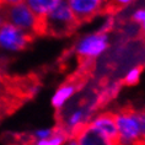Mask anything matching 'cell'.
<instances>
[{"label": "cell", "instance_id": "8992f818", "mask_svg": "<svg viewBox=\"0 0 145 145\" xmlns=\"http://www.w3.org/2000/svg\"><path fill=\"white\" fill-rule=\"evenodd\" d=\"M70 139H75L78 145H114L111 140H108L100 130L86 123L72 133Z\"/></svg>", "mask_w": 145, "mask_h": 145}, {"label": "cell", "instance_id": "30bf717a", "mask_svg": "<svg viewBox=\"0 0 145 145\" xmlns=\"http://www.w3.org/2000/svg\"><path fill=\"white\" fill-rule=\"evenodd\" d=\"M134 0H107L106 5L102 6V9H101V12L112 15V14H116L119 10L124 9L125 6H128Z\"/></svg>", "mask_w": 145, "mask_h": 145}, {"label": "cell", "instance_id": "3957f363", "mask_svg": "<svg viewBox=\"0 0 145 145\" xmlns=\"http://www.w3.org/2000/svg\"><path fill=\"white\" fill-rule=\"evenodd\" d=\"M4 9L5 19L8 24L32 36H37L39 16L36 15L25 3H20V4L11 6H4Z\"/></svg>", "mask_w": 145, "mask_h": 145}, {"label": "cell", "instance_id": "7c38bea8", "mask_svg": "<svg viewBox=\"0 0 145 145\" xmlns=\"http://www.w3.org/2000/svg\"><path fill=\"white\" fill-rule=\"evenodd\" d=\"M144 16H145V11L143 9H140V10H138V11L133 15V20L135 21V22H138V24L140 22L141 25H143L144 24Z\"/></svg>", "mask_w": 145, "mask_h": 145}, {"label": "cell", "instance_id": "8fae6325", "mask_svg": "<svg viewBox=\"0 0 145 145\" xmlns=\"http://www.w3.org/2000/svg\"><path fill=\"white\" fill-rule=\"evenodd\" d=\"M141 70H143V67H141V65H140V67L133 68L132 70H130L128 74L125 75V78L123 79L122 84L129 85V86L138 84V81H139V78H140V72H141Z\"/></svg>", "mask_w": 145, "mask_h": 145}, {"label": "cell", "instance_id": "2e32d148", "mask_svg": "<svg viewBox=\"0 0 145 145\" xmlns=\"http://www.w3.org/2000/svg\"><path fill=\"white\" fill-rule=\"evenodd\" d=\"M68 145H78V144H76V141H75V139H69Z\"/></svg>", "mask_w": 145, "mask_h": 145}, {"label": "cell", "instance_id": "5bb4252c", "mask_svg": "<svg viewBox=\"0 0 145 145\" xmlns=\"http://www.w3.org/2000/svg\"><path fill=\"white\" fill-rule=\"evenodd\" d=\"M5 22H6V19H5V9H4V6H0V27H1Z\"/></svg>", "mask_w": 145, "mask_h": 145}, {"label": "cell", "instance_id": "9a60e30c", "mask_svg": "<svg viewBox=\"0 0 145 145\" xmlns=\"http://www.w3.org/2000/svg\"><path fill=\"white\" fill-rule=\"evenodd\" d=\"M6 76L8 75L5 74V69H4V67H3V64L0 63V82H3L6 79Z\"/></svg>", "mask_w": 145, "mask_h": 145}, {"label": "cell", "instance_id": "5b68a950", "mask_svg": "<svg viewBox=\"0 0 145 145\" xmlns=\"http://www.w3.org/2000/svg\"><path fill=\"white\" fill-rule=\"evenodd\" d=\"M33 38L35 36L21 31L8 22L0 27V47L3 48L11 50L24 49L30 44Z\"/></svg>", "mask_w": 145, "mask_h": 145}, {"label": "cell", "instance_id": "277c9868", "mask_svg": "<svg viewBox=\"0 0 145 145\" xmlns=\"http://www.w3.org/2000/svg\"><path fill=\"white\" fill-rule=\"evenodd\" d=\"M107 47H108L107 36L99 32V33L88 36L86 38L82 39L76 47V53L81 64H86V63H91L93 58L100 56L103 50H106Z\"/></svg>", "mask_w": 145, "mask_h": 145}, {"label": "cell", "instance_id": "6da1fadb", "mask_svg": "<svg viewBox=\"0 0 145 145\" xmlns=\"http://www.w3.org/2000/svg\"><path fill=\"white\" fill-rule=\"evenodd\" d=\"M79 24L75 19L68 5V1H61L52 11L38 19L37 36H52V37H65L71 35L79 27Z\"/></svg>", "mask_w": 145, "mask_h": 145}, {"label": "cell", "instance_id": "9c48e42d", "mask_svg": "<svg viewBox=\"0 0 145 145\" xmlns=\"http://www.w3.org/2000/svg\"><path fill=\"white\" fill-rule=\"evenodd\" d=\"M61 0H25V4L37 16H43L56 8Z\"/></svg>", "mask_w": 145, "mask_h": 145}, {"label": "cell", "instance_id": "7a4b0ae2", "mask_svg": "<svg viewBox=\"0 0 145 145\" xmlns=\"http://www.w3.org/2000/svg\"><path fill=\"white\" fill-rule=\"evenodd\" d=\"M114 114L121 145H145L144 112L132 106H125Z\"/></svg>", "mask_w": 145, "mask_h": 145}, {"label": "cell", "instance_id": "ba28073f", "mask_svg": "<svg viewBox=\"0 0 145 145\" xmlns=\"http://www.w3.org/2000/svg\"><path fill=\"white\" fill-rule=\"evenodd\" d=\"M93 128L100 130L108 140H111L114 145H121L118 138V130L116 125V114L113 112H105L99 114L93 121L89 122Z\"/></svg>", "mask_w": 145, "mask_h": 145}, {"label": "cell", "instance_id": "e0dca14e", "mask_svg": "<svg viewBox=\"0 0 145 145\" xmlns=\"http://www.w3.org/2000/svg\"><path fill=\"white\" fill-rule=\"evenodd\" d=\"M96 1H97V3H100V4H102L103 1H107V0H96Z\"/></svg>", "mask_w": 145, "mask_h": 145}, {"label": "cell", "instance_id": "52a82bcc", "mask_svg": "<svg viewBox=\"0 0 145 145\" xmlns=\"http://www.w3.org/2000/svg\"><path fill=\"white\" fill-rule=\"evenodd\" d=\"M68 5L79 24L91 20L102 9V4L96 0H69Z\"/></svg>", "mask_w": 145, "mask_h": 145}, {"label": "cell", "instance_id": "4fadbf2b", "mask_svg": "<svg viewBox=\"0 0 145 145\" xmlns=\"http://www.w3.org/2000/svg\"><path fill=\"white\" fill-rule=\"evenodd\" d=\"M24 3V0H0V6H11Z\"/></svg>", "mask_w": 145, "mask_h": 145}]
</instances>
